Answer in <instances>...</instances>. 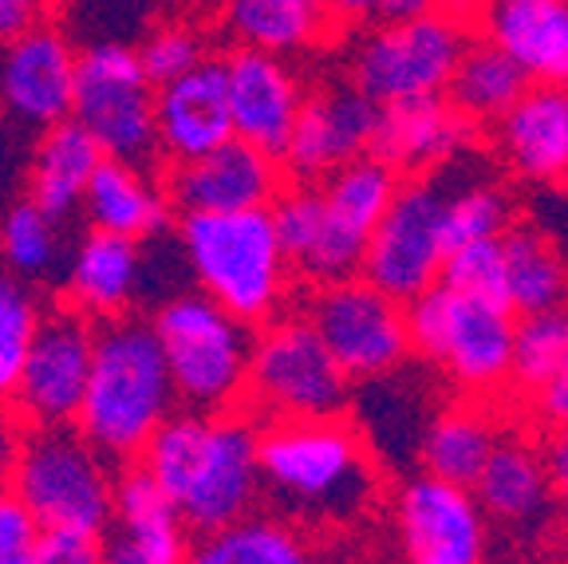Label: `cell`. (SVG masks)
<instances>
[{"label": "cell", "instance_id": "cell-1", "mask_svg": "<svg viewBox=\"0 0 568 564\" xmlns=\"http://www.w3.org/2000/svg\"><path fill=\"white\" fill-rule=\"evenodd\" d=\"M139 462L166 490L182 521L202 537L253 517V505L265 494L261 434L233 411L170 415Z\"/></svg>", "mask_w": 568, "mask_h": 564}, {"label": "cell", "instance_id": "cell-2", "mask_svg": "<svg viewBox=\"0 0 568 564\" xmlns=\"http://www.w3.org/2000/svg\"><path fill=\"white\" fill-rule=\"evenodd\" d=\"M261 485L296 525H352L379 497V470L339 415L273 419L261 431Z\"/></svg>", "mask_w": 568, "mask_h": 564}, {"label": "cell", "instance_id": "cell-3", "mask_svg": "<svg viewBox=\"0 0 568 564\" xmlns=\"http://www.w3.org/2000/svg\"><path fill=\"white\" fill-rule=\"evenodd\" d=\"M174 406L178 387L170 380L154 320H142L134 312L99 320L88 399L75 419L91 446L103 450L111 462L142 459V450L174 415Z\"/></svg>", "mask_w": 568, "mask_h": 564}, {"label": "cell", "instance_id": "cell-4", "mask_svg": "<svg viewBox=\"0 0 568 564\" xmlns=\"http://www.w3.org/2000/svg\"><path fill=\"white\" fill-rule=\"evenodd\" d=\"M178 238L190 256L197 289L245 324L268 320L288 292V253L273 210L182 213Z\"/></svg>", "mask_w": 568, "mask_h": 564}, {"label": "cell", "instance_id": "cell-5", "mask_svg": "<svg viewBox=\"0 0 568 564\" xmlns=\"http://www.w3.org/2000/svg\"><path fill=\"white\" fill-rule=\"evenodd\" d=\"M178 403L202 415H225L248 395L253 340L248 324L205 292H182L154 312Z\"/></svg>", "mask_w": 568, "mask_h": 564}, {"label": "cell", "instance_id": "cell-6", "mask_svg": "<svg viewBox=\"0 0 568 564\" xmlns=\"http://www.w3.org/2000/svg\"><path fill=\"white\" fill-rule=\"evenodd\" d=\"M410 348L446 371L466 395H497L514 383L517 320L509 304L481 300L438 281L407 304Z\"/></svg>", "mask_w": 568, "mask_h": 564}, {"label": "cell", "instance_id": "cell-7", "mask_svg": "<svg viewBox=\"0 0 568 564\" xmlns=\"http://www.w3.org/2000/svg\"><path fill=\"white\" fill-rule=\"evenodd\" d=\"M119 474L75 423L28 426L12 494L40 517L44 530L103 533L115 517Z\"/></svg>", "mask_w": 568, "mask_h": 564}, {"label": "cell", "instance_id": "cell-8", "mask_svg": "<svg viewBox=\"0 0 568 564\" xmlns=\"http://www.w3.org/2000/svg\"><path fill=\"white\" fill-rule=\"evenodd\" d=\"M154 99L159 95L142 68L139 48L95 44L80 52L71 119L95 134L106 159L151 170V162L162 154Z\"/></svg>", "mask_w": 568, "mask_h": 564}, {"label": "cell", "instance_id": "cell-9", "mask_svg": "<svg viewBox=\"0 0 568 564\" xmlns=\"http://www.w3.org/2000/svg\"><path fill=\"white\" fill-rule=\"evenodd\" d=\"M248 399L273 419L339 415L352 399V375L320 340L308 316L268 320L253 340Z\"/></svg>", "mask_w": 568, "mask_h": 564}, {"label": "cell", "instance_id": "cell-10", "mask_svg": "<svg viewBox=\"0 0 568 564\" xmlns=\"http://www.w3.org/2000/svg\"><path fill=\"white\" fill-rule=\"evenodd\" d=\"M466 48L470 44L450 12L387 20L355 48L352 83L379 107L443 95Z\"/></svg>", "mask_w": 568, "mask_h": 564}, {"label": "cell", "instance_id": "cell-11", "mask_svg": "<svg viewBox=\"0 0 568 564\" xmlns=\"http://www.w3.org/2000/svg\"><path fill=\"white\" fill-rule=\"evenodd\" d=\"M304 316L352 380H383L403 367L410 352V328L403 300L375 289L367 276L316 284Z\"/></svg>", "mask_w": 568, "mask_h": 564}, {"label": "cell", "instance_id": "cell-12", "mask_svg": "<svg viewBox=\"0 0 568 564\" xmlns=\"http://www.w3.org/2000/svg\"><path fill=\"white\" fill-rule=\"evenodd\" d=\"M446 190L443 178H415L403 182L390 210L375 225L364 253V276L387 296L418 300L426 289L443 281L446 265Z\"/></svg>", "mask_w": 568, "mask_h": 564}, {"label": "cell", "instance_id": "cell-13", "mask_svg": "<svg viewBox=\"0 0 568 564\" xmlns=\"http://www.w3.org/2000/svg\"><path fill=\"white\" fill-rule=\"evenodd\" d=\"M395 194H399V170L375 154H364L332 178H324V185H320L324 213H320L316 245L296 273L312 284H332L364 273L367 241H372L383 213L390 210Z\"/></svg>", "mask_w": 568, "mask_h": 564}, {"label": "cell", "instance_id": "cell-14", "mask_svg": "<svg viewBox=\"0 0 568 564\" xmlns=\"http://www.w3.org/2000/svg\"><path fill=\"white\" fill-rule=\"evenodd\" d=\"M99 324L75 304L44 312L17 383V411L28 426H68L80 419L95 363Z\"/></svg>", "mask_w": 568, "mask_h": 564}, {"label": "cell", "instance_id": "cell-15", "mask_svg": "<svg viewBox=\"0 0 568 564\" xmlns=\"http://www.w3.org/2000/svg\"><path fill=\"white\" fill-rule=\"evenodd\" d=\"M390 517L407 564H486V510L470 485L443 482L423 470L399 485Z\"/></svg>", "mask_w": 568, "mask_h": 564}, {"label": "cell", "instance_id": "cell-16", "mask_svg": "<svg viewBox=\"0 0 568 564\" xmlns=\"http://www.w3.org/2000/svg\"><path fill=\"white\" fill-rule=\"evenodd\" d=\"M383 107L355 88H324L304 99L296 127L288 134L281 162L284 170L304 185H316L344 170L347 162L372 154L375 131H379Z\"/></svg>", "mask_w": 568, "mask_h": 564}, {"label": "cell", "instance_id": "cell-17", "mask_svg": "<svg viewBox=\"0 0 568 564\" xmlns=\"http://www.w3.org/2000/svg\"><path fill=\"white\" fill-rule=\"evenodd\" d=\"M75 71L80 52L63 28H32L0 52V111L24 127H48L71 119L75 107Z\"/></svg>", "mask_w": 568, "mask_h": 564}, {"label": "cell", "instance_id": "cell-18", "mask_svg": "<svg viewBox=\"0 0 568 564\" xmlns=\"http://www.w3.org/2000/svg\"><path fill=\"white\" fill-rule=\"evenodd\" d=\"M166 194L182 213L268 210V202L281 198V162L253 142L230 139L205 159L178 162Z\"/></svg>", "mask_w": 568, "mask_h": 564}, {"label": "cell", "instance_id": "cell-19", "mask_svg": "<svg viewBox=\"0 0 568 564\" xmlns=\"http://www.w3.org/2000/svg\"><path fill=\"white\" fill-rule=\"evenodd\" d=\"M225 88H230V111L237 139L268 150L281 159L288 147V134L301 115L304 95L293 68L284 56L257 52V48H237L225 60Z\"/></svg>", "mask_w": 568, "mask_h": 564}, {"label": "cell", "instance_id": "cell-20", "mask_svg": "<svg viewBox=\"0 0 568 564\" xmlns=\"http://www.w3.org/2000/svg\"><path fill=\"white\" fill-rule=\"evenodd\" d=\"M159 111V142L162 154L174 162L205 159L210 150L237 139L230 111V88H225V63H197L182 80L159 88L154 99Z\"/></svg>", "mask_w": 568, "mask_h": 564}, {"label": "cell", "instance_id": "cell-21", "mask_svg": "<svg viewBox=\"0 0 568 564\" xmlns=\"http://www.w3.org/2000/svg\"><path fill=\"white\" fill-rule=\"evenodd\" d=\"M474 142V119H466L450 99H407L383 107L372 154L403 174H423L458 162Z\"/></svg>", "mask_w": 568, "mask_h": 564}, {"label": "cell", "instance_id": "cell-22", "mask_svg": "<svg viewBox=\"0 0 568 564\" xmlns=\"http://www.w3.org/2000/svg\"><path fill=\"white\" fill-rule=\"evenodd\" d=\"M481 28L537 83L568 75V0H486Z\"/></svg>", "mask_w": 568, "mask_h": 564}, {"label": "cell", "instance_id": "cell-23", "mask_svg": "<svg viewBox=\"0 0 568 564\" xmlns=\"http://www.w3.org/2000/svg\"><path fill=\"white\" fill-rule=\"evenodd\" d=\"M497 147L525 182H568V88L532 83L497 123Z\"/></svg>", "mask_w": 568, "mask_h": 564}, {"label": "cell", "instance_id": "cell-24", "mask_svg": "<svg viewBox=\"0 0 568 564\" xmlns=\"http://www.w3.org/2000/svg\"><path fill=\"white\" fill-rule=\"evenodd\" d=\"M142 241L91 230L68 261V300L91 320H115L139 304Z\"/></svg>", "mask_w": 568, "mask_h": 564}, {"label": "cell", "instance_id": "cell-25", "mask_svg": "<svg viewBox=\"0 0 568 564\" xmlns=\"http://www.w3.org/2000/svg\"><path fill=\"white\" fill-rule=\"evenodd\" d=\"M557 482L549 474V462L529 442L501 439L489 454L486 470L474 482V497L481 502L486 517L501 521L509 530H537L552 510Z\"/></svg>", "mask_w": 568, "mask_h": 564}, {"label": "cell", "instance_id": "cell-26", "mask_svg": "<svg viewBox=\"0 0 568 564\" xmlns=\"http://www.w3.org/2000/svg\"><path fill=\"white\" fill-rule=\"evenodd\" d=\"M103 147L95 142V134L88 127H80L75 119L48 127L40 134V142L32 147V170H28V198L44 205L48 213H55L60 221H68L75 210H83L88 185L95 178V170L103 167Z\"/></svg>", "mask_w": 568, "mask_h": 564}, {"label": "cell", "instance_id": "cell-27", "mask_svg": "<svg viewBox=\"0 0 568 564\" xmlns=\"http://www.w3.org/2000/svg\"><path fill=\"white\" fill-rule=\"evenodd\" d=\"M186 564H352L339 548L320 545L288 517H245L190 545Z\"/></svg>", "mask_w": 568, "mask_h": 564}, {"label": "cell", "instance_id": "cell-28", "mask_svg": "<svg viewBox=\"0 0 568 564\" xmlns=\"http://www.w3.org/2000/svg\"><path fill=\"white\" fill-rule=\"evenodd\" d=\"M170 202L166 190L151 182V174L131 162L103 159V167L95 170L83 198V213H88L91 230L123 233V238H154V233L170 230Z\"/></svg>", "mask_w": 568, "mask_h": 564}, {"label": "cell", "instance_id": "cell-29", "mask_svg": "<svg viewBox=\"0 0 568 564\" xmlns=\"http://www.w3.org/2000/svg\"><path fill=\"white\" fill-rule=\"evenodd\" d=\"M115 521H119V537L131 541L142 556H151L159 564H186L190 525L182 521V513L174 510L166 490L154 482L151 470L142 466V462L119 474Z\"/></svg>", "mask_w": 568, "mask_h": 564}, {"label": "cell", "instance_id": "cell-30", "mask_svg": "<svg viewBox=\"0 0 568 564\" xmlns=\"http://www.w3.org/2000/svg\"><path fill=\"white\" fill-rule=\"evenodd\" d=\"M497 442H501V434L481 406H450L426 423L423 442H418V462L426 474L474 490Z\"/></svg>", "mask_w": 568, "mask_h": 564}, {"label": "cell", "instance_id": "cell-31", "mask_svg": "<svg viewBox=\"0 0 568 564\" xmlns=\"http://www.w3.org/2000/svg\"><path fill=\"white\" fill-rule=\"evenodd\" d=\"M225 20L241 48L288 56L324 36L328 9L324 0H230Z\"/></svg>", "mask_w": 568, "mask_h": 564}, {"label": "cell", "instance_id": "cell-32", "mask_svg": "<svg viewBox=\"0 0 568 564\" xmlns=\"http://www.w3.org/2000/svg\"><path fill=\"white\" fill-rule=\"evenodd\" d=\"M525 91H529V75L486 40V44L466 48L446 95L474 123H501Z\"/></svg>", "mask_w": 568, "mask_h": 564}, {"label": "cell", "instance_id": "cell-33", "mask_svg": "<svg viewBox=\"0 0 568 564\" xmlns=\"http://www.w3.org/2000/svg\"><path fill=\"white\" fill-rule=\"evenodd\" d=\"M506 245V284L509 309L532 316V312L568 304V269L565 256L549 245L537 230H509Z\"/></svg>", "mask_w": 568, "mask_h": 564}, {"label": "cell", "instance_id": "cell-34", "mask_svg": "<svg viewBox=\"0 0 568 564\" xmlns=\"http://www.w3.org/2000/svg\"><path fill=\"white\" fill-rule=\"evenodd\" d=\"M63 261L60 218L36 198H20L0 218V265L20 281H48Z\"/></svg>", "mask_w": 568, "mask_h": 564}, {"label": "cell", "instance_id": "cell-35", "mask_svg": "<svg viewBox=\"0 0 568 564\" xmlns=\"http://www.w3.org/2000/svg\"><path fill=\"white\" fill-rule=\"evenodd\" d=\"M154 0H63V36L83 48L131 44L154 32Z\"/></svg>", "mask_w": 568, "mask_h": 564}, {"label": "cell", "instance_id": "cell-36", "mask_svg": "<svg viewBox=\"0 0 568 564\" xmlns=\"http://www.w3.org/2000/svg\"><path fill=\"white\" fill-rule=\"evenodd\" d=\"M40 320H44V309L28 289V281L0 265V399L17 395L20 371L32 352Z\"/></svg>", "mask_w": 568, "mask_h": 564}, {"label": "cell", "instance_id": "cell-37", "mask_svg": "<svg viewBox=\"0 0 568 564\" xmlns=\"http://www.w3.org/2000/svg\"><path fill=\"white\" fill-rule=\"evenodd\" d=\"M446 249L478 245L509 233V198L494 182H462L446 190ZM446 253V256H450Z\"/></svg>", "mask_w": 568, "mask_h": 564}, {"label": "cell", "instance_id": "cell-38", "mask_svg": "<svg viewBox=\"0 0 568 564\" xmlns=\"http://www.w3.org/2000/svg\"><path fill=\"white\" fill-rule=\"evenodd\" d=\"M565 360H568V304L517 320L514 387H521L525 395H529V391L541 387Z\"/></svg>", "mask_w": 568, "mask_h": 564}, {"label": "cell", "instance_id": "cell-39", "mask_svg": "<svg viewBox=\"0 0 568 564\" xmlns=\"http://www.w3.org/2000/svg\"><path fill=\"white\" fill-rule=\"evenodd\" d=\"M443 284H450V289H458V292H470V296L509 304L506 245H501V238L454 249L443 265Z\"/></svg>", "mask_w": 568, "mask_h": 564}, {"label": "cell", "instance_id": "cell-40", "mask_svg": "<svg viewBox=\"0 0 568 564\" xmlns=\"http://www.w3.org/2000/svg\"><path fill=\"white\" fill-rule=\"evenodd\" d=\"M139 56H142V68H146L154 88H166V83L182 80L186 71H194L197 63H205L197 32H190V28H182V24L154 28V32L139 44Z\"/></svg>", "mask_w": 568, "mask_h": 564}, {"label": "cell", "instance_id": "cell-41", "mask_svg": "<svg viewBox=\"0 0 568 564\" xmlns=\"http://www.w3.org/2000/svg\"><path fill=\"white\" fill-rule=\"evenodd\" d=\"M44 525L12 490L0 494V564H36Z\"/></svg>", "mask_w": 568, "mask_h": 564}, {"label": "cell", "instance_id": "cell-42", "mask_svg": "<svg viewBox=\"0 0 568 564\" xmlns=\"http://www.w3.org/2000/svg\"><path fill=\"white\" fill-rule=\"evenodd\" d=\"M36 564H106V545L99 541V533L44 530Z\"/></svg>", "mask_w": 568, "mask_h": 564}, {"label": "cell", "instance_id": "cell-43", "mask_svg": "<svg viewBox=\"0 0 568 564\" xmlns=\"http://www.w3.org/2000/svg\"><path fill=\"white\" fill-rule=\"evenodd\" d=\"M20 131L24 123H17L9 111H0V202H9L17 182L20 178L28 182V170H32V150Z\"/></svg>", "mask_w": 568, "mask_h": 564}, {"label": "cell", "instance_id": "cell-44", "mask_svg": "<svg viewBox=\"0 0 568 564\" xmlns=\"http://www.w3.org/2000/svg\"><path fill=\"white\" fill-rule=\"evenodd\" d=\"M525 399H529V411L537 415V423L557 434H568V360Z\"/></svg>", "mask_w": 568, "mask_h": 564}, {"label": "cell", "instance_id": "cell-45", "mask_svg": "<svg viewBox=\"0 0 568 564\" xmlns=\"http://www.w3.org/2000/svg\"><path fill=\"white\" fill-rule=\"evenodd\" d=\"M24 439H28L24 415H20L17 406H9V399H0V494L12 490V482H17Z\"/></svg>", "mask_w": 568, "mask_h": 564}, {"label": "cell", "instance_id": "cell-46", "mask_svg": "<svg viewBox=\"0 0 568 564\" xmlns=\"http://www.w3.org/2000/svg\"><path fill=\"white\" fill-rule=\"evenodd\" d=\"M48 9H52V0H0V40L9 44L32 28H44Z\"/></svg>", "mask_w": 568, "mask_h": 564}, {"label": "cell", "instance_id": "cell-47", "mask_svg": "<svg viewBox=\"0 0 568 564\" xmlns=\"http://www.w3.org/2000/svg\"><path fill=\"white\" fill-rule=\"evenodd\" d=\"M332 20L347 24H367V20H387V0H324Z\"/></svg>", "mask_w": 568, "mask_h": 564}, {"label": "cell", "instance_id": "cell-48", "mask_svg": "<svg viewBox=\"0 0 568 564\" xmlns=\"http://www.w3.org/2000/svg\"><path fill=\"white\" fill-rule=\"evenodd\" d=\"M545 462H549V474H552V482H557V490L568 497V434H557V439H552Z\"/></svg>", "mask_w": 568, "mask_h": 564}, {"label": "cell", "instance_id": "cell-49", "mask_svg": "<svg viewBox=\"0 0 568 564\" xmlns=\"http://www.w3.org/2000/svg\"><path fill=\"white\" fill-rule=\"evenodd\" d=\"M106 564H159V561H151V556H142L139 548L131 545V541L115 537L111 545H106Z\"/></svg>", "mask_w": 568, "mask_h": 564}, {"label": "cell", "instance_id": "cell-50", "mask_svg": "<svg viewBox=\"0 0 568 564\" xmlns=\"http://www.w3.org/2000/svg\"><path fill=\"white\" fill-rule=\"evenodd\" d=\"M438 0H387V20H407L423 17V12H435Z\"/></svg>", "mask_w": 568, "mask_h": 564}, {"label": "cell", "instance_id": "cell-51", "mask_svg": "<svg viewBox=\"0 0 568 564\" xmlns=\"http://www.w3.org/2000/svg\"><path fill=\"white\" fill-rule=\"evenodd\" d=\"M438 4H443V12H450L458 20V17H470V12H481L486 0H438Z\"/></svg>", "mask_w": 568, "mask_h": 564}, {"label": "cell", "instance_id": "cell-52", "mask_svg": "<svg viewBox=\"0 0 568 564\" xmlns=\"http://www.w3.org/2000/svg\"><path fill=\"white\" fill-rule=\"evenodd\" d=\"M565 548H568V513H565Z\"/></svg>", "mask_w": 568, "mask_h": 564}, {"label": "cell", "instance_id": "cell-53", "mask_svg": "<svg viewBox=\"0 0 568 564\" xmlns=\"http://www.w3.org/2000/svg\"><path fill=\"white\" fill-rule=\"evenodd\" d=\"M154 4H174V0H154Z\"/></svg>", "mask_w": 568, "mask_h": 564}, {"label": "cell", "instance_id": "cell-54", "mask_svg": "<svg viewBox=\"0 0 568 564\" xmlns=\"http://www.w3.org/2000/svg\"><path fill=\"white\" fill-rule=\"evenodd\" d=\"M0 52H4V40H0Z\"/></svg>", "mask_w": 568, "mask_h": 564}, {"label": "cell", "instance_id": "cell-55", "mask_svg": "<svg viewBox=\"0 0 568 564\" xmlns=\"http://www.w3.org/2000/svg\"><path fill=\"white\" fill-rule=\"evenodd\" d=\"M565 88H568V75H565Z\"/></svg>", "mask_w": 568, "mask_h": 564}]
</instances>
